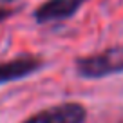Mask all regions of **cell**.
I'll use <instances>...</instances> for the list:
<instances>
[{
  "label": "cell",
  "instance_id": "cell-1",
  "mask_svg": "<svg viewBox=\"0 0 123 123\" xmlns=\"http://www.w3.org/2000/svg\"><path fill=\"white\" fill-rule=\"evenodd\" d=\"M76 73L87 80H100L123 73V45H114L100 53L81 56L74 62Z\"/></svg>",
  "mask_w": 123,
  "mask_h": 123
},
{
  "label": "cell",
  "instance_id": "cell-2",
  "mask_svg": "<svg viewBox=\"0 0 123 123\" xmlns=\"http://www.w3.org/2000/svg\"><path fill=\"white\" fill-rule=\"evenodd\" d=\"M87 118V111L81 103L65 101L33 114L24 123H83Z\"/></svg>",
  "mask_w": 123,
  "mask_h": 123
},
{
  "label": "cell",
  "instance_id": "cell-3",
  "mask_svg": "<svg viewBox=\"0 0 123 123\" xmlns=\"http://www.w3.org/2000/svg\"><path fill=\"white\" fill-rule=\"evenodd\" d=\"M42 67L43 62L33 54H24V56H16L13 60L2 62L0 63V85L24 80L31 74L38 73Z\"/></svg>",
  "mask_w": 123,
  "mask_h": 123
},
{
  "label": "cell",
  "instance_id": "cell-4",
  "mask_svg": "<svg viewBox=\"0 0 123 123\" xmlns=\"http://www.w3.org/2000/svg\"><path fill=\"white\" fill-rule=\"evenodd\" d=\"M87 0H45L35 9L33 16L38 24L58 22V20L71 18Z\"/></svg>",
  "mask_w": 123,
  "mask_h": 123
},
{
  "label": "cell",
  "instance_id": "cell-5",
  "mask_svg": "<svg viewBox=\"0 0 123 123\" xmlns=\"http://www.w3.org/2000/svg\"><path fill=\"white\" fill-rule=\"evenodd\" d=\"M11 15H13V11H11V9L0 7V22H2V20H6L7 16H11Z\"/></svg>",
  "mask_w": 123,
  "mask_h": 123
},
{
  "label": "cell",
  "instance_id": "cell-6",
  "mask_svg": "<svg viewBox=\"0 0 123 123\" xmlns=\"http://www.w3.org/2000/svg\"><path fill=\"white\" fill-rule=\"evenodd\" d=\"M0 2H13V0H0Z\"/></svg>",
  "mask_w": 123,
  "mask_h": 123
}]
</instances>
